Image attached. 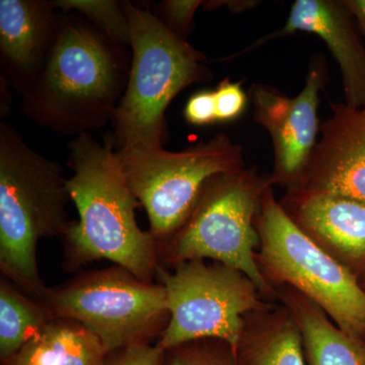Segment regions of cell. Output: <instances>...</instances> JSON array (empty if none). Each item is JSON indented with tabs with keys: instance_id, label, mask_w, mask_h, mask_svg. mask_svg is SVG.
<instances>
[{
	"instance_id": "obj_1",
	"label": "cell",
	"mask_w": 365,
	"mask_h": 365,
	"mask_svg": "<svg viewBox=\"0 0 365 365\" xmlns=\"http://www.w3.org/2000/svg\"><path fill=\"white\" fill-rule=\"evenodd\" d=\"M128 48L81 14H62L42 69L21 97V112L60 135L103 128L112 122L128 83Z\"/></svg>"
},
{
	"instance_id": "obj_2",
	"label": "cell",
	"mask_w": 365,
	"mask_h": 365,
	"mask_svg": "<svg viewBox=\"0 0 365 365\" xmlns=\"http://www.w3.org/2000/svg\"><path fill=\"white\" fill-rule=\"evenodd\" d=\"M67 180L78 220L62 237L63 267L68 272L100 260L111 261L143 280L153 281L160 267L158 242L136 222L140 206L132 193L109 136L100 143L91 133L68 144Z\"/></svg>"
},
{
	"instance_id": "obj_3",
	"label": "cell",
	"mask_w": 365,
	"mask_h": 365,
	"mask_svg": "<svg viewBox=\"0 0 365 365\" xmlns=\"http://www.w3.org/2000/svg\"><path fill=\"white\" fill-rule=\"evenodd\" d=\"M71 200L58 163L26 145L13 127L0 123V271L31 297L43 302L38 244L63 237L71 227Z\"/></svg>"
},
{
	"instance_id": "obj_4",
	"label": "cell",
	"mask_w": 365,
	"mask_h": 365,
	"mask_svg": "<svg viewBox=\"0 0 365 365\" xmlns=\"http://www.w3.org/2000/svg\"><path fill=\"white\" fill-rule=\"evenodd\" d=\"M131 29L128 83L110 135L116 150H160L167 138L165 111L180 91L205 83L206 57L162 21L132 2L122 1Z\"/></svg>"
},
{
	"instance_id": "obj_5",
	"label": "cell",
	"mask_w": 365,
	"mask_h": 365,
	"mask_svg": "<svg viewBox=\"0 0 365 365\" xmlns=\"http://www.w3.org/2000/svg\"><path fill=\"white\" fill-rule=\"evenodd\" d=\"M42 302L53 319L78 322L95 334L107 353L150 344L170 319L165 287L118 265L48 287Z\"/></svg>"
},
{
	"instance_id": "obj_6",
	"label": "cell",
	"mask_w": 365,
	"mask_h": 365,
	"mask_svg": "<svg viewBox=\"0 0 365 365\" xmlns=\"http://www.w3.org/2000/svg\"><path fill=\"white\" fill-rule=\"evenodd\" d=\"M265 191L266 182L249 170L213 178L184 225L158 244L160 259L173 265L212 259L245 274L259 290L267 292L254 258L260 240L254 218Z\"/></svg>"
},
{
	"instance_id": "obj_7",
	"label": "cell",
	"mask_w": 365,
	"mask_h": 365,
	"mask_svg": "<svg viewBox=\"0 0 365 365\" xmlns=\"http://www.w3.org/2000/svg\"><path fill=\"white\" fill-rule=\"evenodd\" d=\"M117 153L158 244L167 242L184 225L211 179L239 172L244 165L241 146L225 133L176 153L163 148Z\"/></svg>"
},
{
	"instance_id": "obj_8",
	"label": "cell",
	"mask_w": 365,
	"mask_h": 365,
	"mask_svg": "<svg viewBox=\"0 0 365 365\" xmlns=\"http://www.w3.org/2000/svg\"><path fill=\"white\" fill-rule=\"evenodd\" d=\"M259 232L262 259L332 318L341 330L365 341V289L351 269L324 251L266 189Z\"/></svg>"
},
{
	"instance_id": "obj_9",
	"label": "cell",
	"mask_w": 365,
	"mask_h": 365,
	"mask_svg": "<svg viewBox=\"0 0 365 365\" xmlns=\"http://www.w3.org/2000/svg\"><path fill=\"white\" fill-rule=\"evenodd\" d=\"M170 319L157 344L165 351L194 341L215 339L235 354L244 337V319L261 304L257 288L245 274L223 264L182 262L169 272L160 265Z\"/></svg>"
},
{
	"instance_id": "obj_10",
	"label": "cell",
	"mask_w": 365,
	"mask_h": 365,
	"mask_svg": "<svg viewBox=\"0 0 365 365\" xmlns=\"http://www.w3.org/2000/svg\"><path fill=\"white\" fill-rule=\"evenodd\" d=\"M326 72L325 60H313L304 88L295 98L268 86H252L255 120L272 138V182L295 184L302 176L317 143L319 93L325 85Z\"/></svg>"
},
{
	"instance_id": "obj_11",
	"label": "cell",
	"mask_w": 365,
	"mask_h": 365,
	"mask_svg": "<svg viewBox=\"0 0 365 365\" xmlns=\"http://www.w3.org/2000/svg\"><path fill=\"white\" fill-rule=\"evenodd\" d=\"M332 117L295 182L297 194H325L365 203V105L332 103Z\"/></svg>"
},
{
	"instance_id": "obj_12",
	"label": "cell",
	"mask_w": 365,
	"mask_h": 365,
	"mask_svg": "<svg viewBox=\"0 0 365 365\" xmlns=\"http://www.w3.org/2000/svg\"><path fill=\"white\" fill-rule=\"evenodd\" d=\"M342 1L295 0L281 30L261 38L242 53L251 51L275 38L295 32L316 34L325 41L342 73L345 104L352 108L365 105V47L359 29Z\"/></svg>"
},
{
	"instance_id": "obj_13",
	"label": "cell",
	"mask_w": 365,
	"mask_h": 365,
	"mask_svg": "<svg viewBox=\"0 0 365 365\" xmlns=\"http://www.w3.org/2000/svg\"><path fill=\"white\" fill-rule=\"evenodd\" d=\"M52 1L0 0L1 76L20 97L32 86L51 48L59 16Z\"/></svg>"
},
{
	"instance_id": "obj_14",
	"label": "cell",
	"mask_w": 365,
	"mask_h": 365,
	"mask_svg": "<svg viewBox=\"0 0 365 365\" xmlns=\"http://www.w3.org/2000/svg\"><path fill=\"white\" fill-rule=\"evenodd\" d=\"M294 220L365 272V203L325 194H297Z\"/></svg>"
},
{
	"instance_id": "obj_15",
	"label": "cell",
	"mask_w": 365,
	"mask_h": 365,
	"mask_svg": "<svg viewBox=\"0 0 365 365\" xmlns=\"http://www.w3.org/2000/svg\"><path fill=\"white\" fill-rule=\"evenodd\" d=\"M307 365H365V341L329 321L312 302L295 307Z\"/></svg>"
},
{
	"instance_id": "obj_16",
	"label": "cell",
	"mask_w": 365,
	"mask_h": 365,
	"mask_svg": "<svg viewBox=\"0 0 365 365\" xmlns=\"http://www.w3.org/2000/svg\"><path fill=\"white\" fill-rule=\"evenodd\" d=\"M41 300L1 277L0 279V359L13 357L53 321Z\"/></svg>"
},
{
	"instance_id": "obj_17",
	"label": "cell",
	"mask_w": 365,
	"mask_h": 365,
	"mask_svg": "<svg viewBox=\"0 0 365 365\" xmlns=\"http://www.w3.org/2000/svg\"><path fill=\"white\" fill-rule=\"evenodd\" d=\"M235 356L239 365H307L299 327L288 319L253 337L244 335Z\"/></svg>"
},
{
	"instance_id": "obj_18",
	"label": "cell",
	"mask_w": 365,
	"mask_h": 365,
	"mask_svg": "<svg viewBox=\"0 0 365 365\" xmlns=\"http://www.w3.org/2000/svg\"><path fill=\"white\" fill-rule=\"evenodd\" d=\"M62 14L78 13L106 36L130 48L131 29L122 1L116 0H57L52 1Z\"/></svg>"
},
{
	"instance_id": "obj_19",
	"label": "cell",
	"mask_w": 365,
	"mask_h": 365,
	"mask_svg": "<svg viewBox=\"0 0 365 365\" xmlns=\"http://www.w3.org/2000/svg\"><path fill=\"white\" fill-rule=\"evenodd\" d=\"M55 326L61 365L102 364L108 353L95 334L71 319H56Z\"/></svg>"
},
{
	"instance_id": "obj_20",
	"label": "cell",
	"mask_w": 365,
	"mask_h": 365,
	"mask_svg": "<svg viewBox=\"0 0 365 365\" xmlns=\"http://www.w3.org/2000/svg\"><path fill=\"white\" fill-rule=\"evenodd\" d=\"M165 365H239L234 350L223 341H194L165 351Z\"/></svg>"
},
{
	"instance_id": "obj_21",
	"label": "cell",
	"mask_w": 365,
	"mask_h": 365,
	"mask_svg": "<svg viewBox=\"0 0 365 365\" xmlns=\"http://www.w3.org/2000/svg\"><path fill=\"white\" fill-rule=\"evenodd\" d=\"M2 365H61L56 344V326L53 319L44 330Z\"/></svg>"
},
{
	"instance_id": "obj_22",
	"label": "cell",
	"mask_w": 365,
	"mask_h": 365,
	"mask_svg": "<svg viewBox=\"0 0 365 365\" xmlns=\"http://www.w3.org/2000/svg\"><path fill=\"white\" fill-rule=\"evenodd\" d=\"M201 4L199 0H167L158 4L155 16L173 33L186 39L192 30L194 14Z\"/></svg>"
},
{
	"instance_id": "obj_23",
	"label": "cell",
	"mask_w": 365,
	"mask_h": 365,
	"mask_svg": "<svg viewBox=\"0 0 365 365\" xmlns=\"http://www.w3.org/2000/svg\"><path fill=\"white\" fill-rule=\"evenodd\" d=\"M215 96L216 117L220 122L232 121L241 116L248 101L241 83H232L230 78L220 81Z\"/></svg>"
},
{
	"instance_id": "obj_24",
	"label": "cell",
	"mask_w": 365,
	"mask_h": 365,
	"mask_svg": "<svg viewBox=\"0 0 365 365\" xmlns=\"http://www.w3.org/2000/svg\"><path fill=\"white\" fill-rule=\"evenodd\" d=\"M101 365H165V351L158 344L130 346L108 353Z\"/></svg>"
},
{
	"instance_id": "obj_25",
	"label": "cell",
	"mask_w": 365,
	"mask_h": 365,
	"mask_svg": "<svg viewBox=\"0 0 365 365\" xmlns=\"http://www.w3.org/2000/svg\"><path fill=\"white\" fill-rule=\"evenodd\" d=\"M184 117L189 124L204 126L217 121L215 91H202L189 98Z\"/></svg>"
},
{
	"instance_id": "obj_26",
	"label": "cell",
	"mask_w": 365,
	"mask_h": 365,
	"mask_svg": "<svg viewBox=\"0 0 365 365\" xmlns=\"http://www.w3.org/2000/svg\"><path fill=\"white\" fill-rule=\"evenodd\" d=\"M342 2L356 21L360 33L365 36V0H343Z\"/></svg>"
},
{
	"instance_id": "obj_27",
	"label": "cell",
	"mask_w": 365,
	"mask_h": 365,
	"mask_svg": "<svg viewBox=\"0 0 365 365\" xmlns=\"http://www.w3.org/2000/svg\"><path fill=\"white\" fill-rule=\"evenodd\" d=\"M364 289H365V282H364Z\"/></svg>"
}]
</instances>
